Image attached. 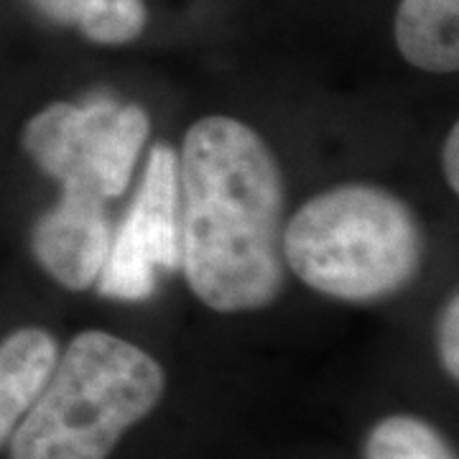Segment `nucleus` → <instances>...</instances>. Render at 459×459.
Listing matches in <instances>:
<instances>
[{
    "label": "nucleus",
    "mask_w": 459,
    "mask_h": 459,
    "mask_svg": "<svg viewBox=\"0 0 459 459\" xmlns=\"http://www.w3.org/2000/svg\"><path fill=\"white\" fill-rule=\"evenodd\" d=\"M179 153V273L214 314H258L286 289L289 186L279 153L255 126L199 115Z\"/></svg>",
    "instance_id": "obj_1"
},
{
    "label": "nucleus",
    "mask_w": 459,
    "mask_h": 459,
    "mask_svg": "<svg viewBox=\"0 0 459 459\" xmlns=\"http://www.w3.org/2000/svg\"><path fill=\"white\" fill-rule=\"evenodd\" d=\"M289 276L329 301L373 307L421 276L429 232L419 210L395 189L347 179L314 192L283 225Z\"/></svg>",
    "instance_id": "obj_2"
},
{
    "label": "nucleus",
    "mask_w": 459,
    "mask_h": 459,
    "mask_svg": "<svg viewBox=\"0 0 459 459\" xmlns=\"http://www.w3.org/2000/svg\"><path fill=\"white\" fill-rule=\"evenodd\" d=\"M169 377L146 347L90 327L59 350L47 385L5 446L8 459H110L161 406Z\"/></svg>",
    "instance_id": "obj_3"
},
{
    "label": "nucleus",
    "mask_w": 459,
    "mask_h": 459,
    "mask_svg": "<svg viewBox=\"0 0 459 459\" xmlns=\"http://www.w3.org/2000/svg\"><path fill=\"white\" fill-rule=\"evenodd\" d=\"M133 195L113 225L110 255L98 294L113 301H146L166 276L179 273V153L166 141L148 148Z\"/></svg>",
    "instance_id": "obj_4"
},
{
    "label": "nucleus",
    "mask_w": 459,
    "mask_h": 459,
    "mask_svg": "<svg viewBox=\"0 0 459 459\" xmlns=\"http://www.w3.org/2000/svg\"><path fill=\"white\" fill-rule=\"evenodd\" d=\"M113 225L110 202L90 181H62L59 197L33 222V261L69 294L92 291L110 255Z\"/></svg>",
    "instance_id": "obj_5"
},
{
    "label": "nucleus",
    "mask_w": 459,
    "mask_h": 459,
    "mask_svg": "<svg viewBox=\"0 0 459 459\" xmlns=\"http://www.w3.org/2000/svg\"><path fill=\"white\" fill-rule=\"evenodd\" d=\"M151 113L138 102L90 100L84 131V179L108 202L126 197L146 153Z\"/></svg>",
    "instance_id": "obj_6"
},
{
    "label": "nucleus",
    "mask_w": 459,
    "mask_h": 459,
    "mask_svg": "<svg viewBox=\"0 0 459 459\" xmlns=\"http://www.w3.org/2000/svg\"><path fill=\"white\" fill-rule=\"evenodd\" d=\"M59 350V337L41 325H23L0 337V452L47 385Z\"/></svg>",
    "instance_id": "obj_7"
},
{
    "label": "nucleus",
    "mask_w": 459,
    "mask_h": 459,
    "mask_svg": "<svg viewBox=\"0 0 459 459\" xmlns=\"http://www.w3.org/2000/svg\"><path fill=\"white\" fill-rule=\"evenodd\" d=\"M394 44L419 72L449 77L459 69V0H398Z\"/></svg>",
    "instance_id": "obj_8"
},
{
    "label": "nucleus",
    "mask_w": 459,
    "mask_h": 459,
    "mask_svg": "<svg viewBox=\"0 0 459 459\" xmlns=\"http://www.w3.org/2000/svg\"><path fill=\"white\" fill-rule=\"evenodd\" d=\"M84 131H87V102L51 100L23 123L21 151L29 156L44 177L56 184L84 179Z\"/></svg>",
    "instance_id": "obj_9"
},
{
    "label": "nucleus",
    "mask_w": 459,
    "mask_h": 459,
    "mask_svg": "<svg viewBox=\"0 0 459 459\" xmlns=\"http://www.w3.org/2000/svg\"><path fill=\"white\" fill-rule=\"evenodd\" d=\"M41 18L95 47L135 44L148 26L146 0H26Z\"/></svg>",
    "instance_id": "obj_10"
},
{
    "label": "nucleus",
    "mask_w": 459,
    "mask_h": 459,
    "mask_svg": "<svg viewBox=\"0 0 459 459\" xmlns=\"http://www.w3.org/2000/svg\"><path fill=\"white\" fill-rule=\"evenodd\" d=\"M362 459H457V452L427 419L388 413L365 434Z\"/></svg>",
    "instance_id": "obj_11"
},
{
    "label": "nucleus",
    "mask_w": 459,
    "mask_h": 459,
    "mask_svg": "<svg viewBox=\"0 0 459 459\" xmlns=\"http://www.w3.org/2000/svg\"><path fill=\"white\" fill-rule=\"evenodd\" d=\"M437 355L442 373L455 385L459 383V294L452 289L437 316Z\"/></svg>",
    "instance_id": "obj_12"
},
{
    "label": "nucleus",
    "mask_w": 459,
    "mask_h": 459,
    "mask_svg": "<svg viewBox=\"0 0 459 459\" xmlns=\"http://www.w3.org/2000/svg\"><path fill=\"white\" fill-rule=\"evenodd\" d=\"M439 161H442V177L444 184H446V189L452 192V195H457L459 192V126L457 120L446 128V135H444L442 141V156H439Z\"/></svg>",
    "instance_id": "obj_13"
}]
</instances>
